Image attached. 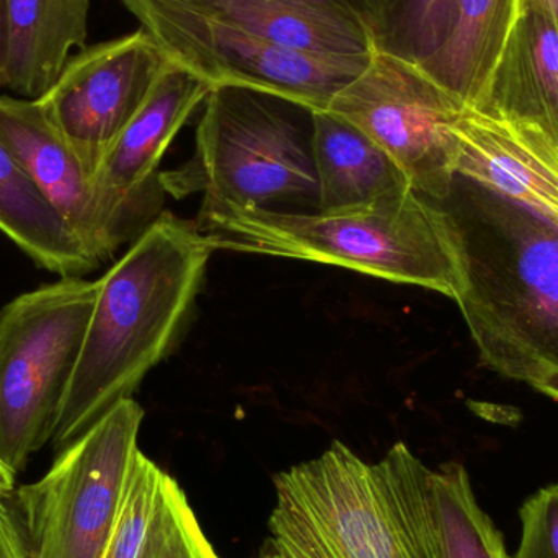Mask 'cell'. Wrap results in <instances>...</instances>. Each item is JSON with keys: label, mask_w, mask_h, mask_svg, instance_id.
Returning a JSON list of instances; mask_svg holds the SVG:
<instances>
[{"label": "cell", "mask_w": 558, "mask_h": 558, "mask_svg": "<svg viewBox=\"0 0 558 558\" xmlns=\"http://www.w3.org/2000/svg\"><path fill=\"white\" fill-rule=\"evenodd\" d=\"M311 114L317 213L366 208L405 195L409 177L357 128L330 111Z\"/></svg>", "instance_id": "2e32d148"}, {"label": "cell", "mask_w": 558, "mask_h": 558, "mask_svg": "<svg viewBox=\"0 0 558 558\" xmlns=\"http://www.w3.org/2000/svg\"><path fill=\"white\" fill-rule=\"evenodd\" d=\"M558 159V23L544 0H526L477 107Z\"/></svg>", "instance_id": "4fadbf2b"}, {"label": "cell", "mask_w": 558, "mask_h": 558, "mask_svg": "<svg viewBox=\"0 0 558 558\" xmlns=\"http://www.w3.org/2000/svg\"><path fill=\"white\" fill-rule=\"evenodd\" d=\"M461 179V177H459ZM462 317L485 366L537 387L558 374V229L468 180Z\"/></svg>", "instance_id": "3957f363"}, {"label": "cell", "mask_w": 558, "mask_h": 558, "mask_svg": "<svg viewBox=\"0 0 558 558\" xmlns=\"http://www.w3.org/2000/svg\"><path fill=\"white\" fill-rule=\"evenodd\" d=\"M270 100L245 88H215L196 130L195 156L159 177L162 190L179 198L203 190L209 202L242 208L294 199L317 205L311 144Z\"/></svg>", "instance_id": "8992f818"}, {"label": "cell", "mask_w": 558, "mask_h": 558, "mask_svg": "<svg viewBox=\"0 0 558 558\" xmlns=\"http://www.w3.org/2000/svg\"><path fill=\"white\" fill-rule=\"evenodd\" d=\"M464 108L418 62L374 46L363 71L327 111L386 150L416 193L445 203L456 182L454 123Z\"/></svg>", "instance_id": "9c48e42d"}, {"label": "cell", "mask_w": 558, "mask_h": 558, "mask_svg": "<svg viewBox=\"0 0 558 558\" xmlns=\"http://www.w3.org/2000/svg\"><path fill=\"white\" fill-rule=\"evenodd\" d=\"M215 90L167 59L146 100L101 160L98 198L123 244L150 225L157 205V167L183 124Z\"/></svg>", "instance_id": "8fae6325"}, {"label": "cell", "mask_w": 558, "mask_h": 558, "mask_svg": "<svg viewBox=\"0 0 558 558\" xmlns=\"http://www.w3.org/2000/svg\"><path fill=\"white\" fill-rule=\"evenodd\" d=\"M7 48H9V0H0V87H5Z\"/></svg>", "instance_id": "484cf974"}, {"label": "cell", "mask_w": 558, "mask_h": 558, "mask_svg": "<svg viewBox=\"0 0 558 558\" xmlns=\"http://www.w3.org/2000/svg\"><path fill=\"white\" fill-rule=\"evenodd\" d=\"M456 177L530 209L558 229V159L497 118L464 108L454 123Z\"/></svg>", "instance_id": "5bb4252c"}, {"label": "cell", "mask_w": 558, "mask_h": 558, "mask_svg": "<svg viewBox=\"0 0 558 558\" xmlns=\"http://www.w3.org/2000/svg\"><path fill=\"white\" fill-rule=\"evenodd\" d=\"M0 558H28L10 498L0 497Z\"/></svg>", "instance_id": "d4e9b609"}, {"label": "cell", "mask_w": 558, "mask_h": 558, "mask_svg": "<svg viewBox=\"0 0 558 558\" xmlns=\"http://www.w3.org/2000/svg\"><path fill=\"white\" fill-rule=\"evenodd\" d=\"M0 232L36 267L59 278L100 267L0 141Z\"/></svg>", "instance_id": "d6986e66"}, {"label": "cell", "mask_w": 558, "mask_h": 558, "mask_svg": "<svg viewBox=\"0 0 558 558\" xmlns=\"http://www.w3.org/2000/svg\"><path fill=\"white\" fill-rule=\"evenodd\" d=\"M526 0H459L454 28L422 68L462 107L481 104Z\"/></svg>", "instance_id": "ac0fdd59"}, {"label": "cell", "mask_w": 558, "mask_h": 558, "mask_svg": "<svg viewBox=\"0 0 558 558\" xmlns=\"http://www.w3.org/2000/svg\"><path fill=\"white\" fill-rule=\"evenodd\" d=\"M278 45L318 56H369L376 41L360 23L299 0H186Z\"/></svg>", "instance_id": "ffe728a7"}, {"label": "cell", "mask_w": 558, "mask_h": 558, "mask_svg": "<svg viewBox=\"0 0 558 558\" xmlns=\"http://www.w3.org/2000/svg\"><path fill=\"white\" fill-rule=\"evenodd\" d=\"M544 2H546L547 7L553 10L554 16H556L558 23V0H544Z\"/></svg>", "instance_id": "f1b7e54d"}, {"label": "cell", "mask_w": 558, "mask_h": 558, "mask_svg": "<svg viewBox=\"0 0 558 558\" xmlns=\"http://www.w3.org/2000/svg\"><path fill=\"white\" fill-rule=\"evenodd\" d=\"M90 0H9L5 87L43 97L74 48H85Z\"/></svg>", "instance_id": "e0dca14e"}, {"label": "cell", "mask_w": 558, "mask_h": 558, "mask_svg": "<svg viewBox=\"0 0 558 558\" xmlns=\"http://www.w3.org/2000/svg\"><path fill=\"white\" fill-rule=\"evenodd\" d=\"M167 58L141 28L84 48L36 98L92 175L146 100Z\"/></svg>", "instance_id": "30bf717a"}, {"label": "cell", "mask_w": 558, "mask_h": 558, "mask_svg": "<svg viewBox=\"0 0 558 558\" xmlns=\"http://www.w3.org/2000/svg\"><path fill=\"white\" fill-rule=\"evenodd\" d=\"M143 420L133 397L121 400L58 452L39 481L13 492L28 558H104L141 451Z\"/></svg>", "instance_id": "ba28073f"}, {"label": "cell", "mask_w": 558, "mask_h": 558, "mask_svg": "<svg viewBox=\"0 0 558 558\" xmlns=\"http://www.w3.org/2000/svg\"><path fill=\"white\" fill-rule=\"evenodd\" d=\"M167 59L213 88L257 92L307 110L327 111L369 56H318L278 45L186 0H123Z\"/></svg>", "instance_id": "52a82bcc"}, {"label": "cell", "mask_w": 558, "mask_h": 558, "mask_svg": "<svg viewBox=\"0 0 558 558\" xmlns=\"http://www.w3.org/2000/svg\"><path fill=\"white\" fill-rule=\"evenodd\" d=\"M458 7L459 0H384L376 46L422 64L451 35Z\"/></svg>", "instance_id": "7402d4cb"}, {"label": "cell", "mask_w": 558, "mask_h": 558, "mask_svg": "<svg viewBox=\"0 0 558 558\" xmlns=\"http://www.w3.org/2000/svg\"><path fill=\"white\" fill-rule=\"evenodd\" d=\"M307 5L347 16L360 23L373 35L374 41L379 39L384 20V0H299Z\"/></svg>", "instance_id": "cb8c5ba5"}, {"label": "cell", "mask_w": 558, "mask_h": 558, "mask_svg": "<svg viewBox=\"0 0 558 558\" xmlns=\"http://www.w3.org/2000/svg\"><path fill=\"white\" fill-rule=\"evenodd\" d=\"M104 558L221 557L179 482L140 451Z\"/></svg>", "instance_id": "9a60e30c"}, {"label": "cell", "mask_w": 558, "mask_h": 558, "mask_svg": "<svg viewBox=\"0 0 558 558\" xmlns=\"http://www.w3.org/2000/svg\"><path fill=\"white\" fill-rule=\"evenodd\" d=\"M0 141L88 254L100 265L113 258L123 241L101 206L95 177L41 104L0 95Z\"/></svg>", "instance_id": "7c38bea8"}, {"label": "cell", "mask_w": 558, "mask_h": 558, "mask_svg": "<svg viewBox=\"0 0 558 558\" xmlns=\"http://www.w3.org/2000/svg\"><path fill=\"white\" fill-rule=\"evenodd\" d=\"M16 475L0 461V497L10 498L15 492Z\"/></svg>", "instance_id": "4316f807"}, {"label": "cell", "mask_w": 558, "mask_h": 558, "mask_svg": "<svg viewBox=\"0 0 558 558\" xmlns=\"http://www.w3.org/2000/svg\"><path fill=\"white\" fill-rule=\"evenodd\" d=\"M100 278H59L0 308V461L19 475L54 435Z\"/></svg>", "instance_id": "5b68a950"}, {"label": "cell", "mask_w": 558, "mask_h": 558, "mask_svg": "<svg viewBox=\"0 0 558 558\" xmlns=\"http://www.w3.org/2000/svg\"><path fill=\"white\" fill-rule=\"evenodd\" d=\"M215 251L196 222L166 213L100 278L81 356L56 422V454L111 407L131 399L166 357Z\"/></svg>", "instance_id": "6da1fadb"}, {"label": "cell", "mask_w": 558, "mask_h": 558, "mask_svg": "<svg viewBox=\"0 0 558 558\" xmlns=\"http://www.w3.org/2000/svg\"><path fill=\"white\" fill-rule=\"evenodd\" d=\"M445 558H508L504 537L482 510L471 477L458 462L433 472Z\"/></svg>", "instance_id": "44dd1931"}, {"label": "cell", "mask_w": 558, "mask_h": 558, "mask_svg": "<svg viewBox=\"0 0 558 558\" xmlns=\"http://www.w3.org/2000/svg\"><path fill=\"white\" fill-rule=\"evenodd\" d=\"M536 390H539L544 396L549 397V399L557 400L558 402V374L557 376L549 377L546 383L541 384Z\"/></svg>", "instance_id": "83f0119b"}, {"label": "cell", "mask_w": 558, "mask_h": 558, "mask_svg": "<svg viewBox=\"0 0 558 558\" xmlns=\"http://www.w3.org/2000/svg\"><path fill=\"white\" fill-rule=\"evenodd\" d=\"M433 472L403 442L369 464L343 442L279 472L270 558H445Z\"/></svg>", "instance_id": "7a4b0ae2"}, {"label": "cell", "mask_w": 558, "mask_h": 558, "mask_svg": "<svg viewBox=\"0 0 558 558\" xmlns=\"http://www.w3.org/2000/svg\"><path fill=\"white\" fill-rule=\"evenodd\" d=\"M199 231L216 251L318 262L458 301L461 241L448 209L415 190L366 208L286 213L203 202Z\"/></svg>", "instance_id": "277c9868"}, {"label": "cell", "mask_w": 558, "mask_h": 558, "mask_svg": "<svg viewBox=\"0 0 558 558\" xmlns=\"http://www.w3.org/2000/svg\"><path fill=\"white\" fill-rule=\"evenodd\" d=\"M508 558H511V557H508Z\"/></svg>", "instance_id": "4dcf8cb0"}, {"label": "cell", "mask_w": 558, "mask_h": 558, "mask_svg": "<svg viewBox=\"0 0 558 558\" xmlns=\"http://www.w3.org/2000/svg\"><path fill=\"white\" fill-rule=\"evenodd\" d=\"M257 558H270V557H268L267 554H265V553H260V556H258Z\"/></svg>", "instance_id": "f546056e"}, {"label": "cell", "mask_w": 558, "mask_h": 558, "mask_svg": "<svg viewBox=\"0 0 558 558\" xmlns=\"http://www.w3.org/2000/svg\"><path fill=\"white\" fill-rule=\"evenodd\" d=\"M520 518L521 541L513 558H558V484L527 498Z\"/></svg>", "instance_id": "603a6c76"}]
</instances>
